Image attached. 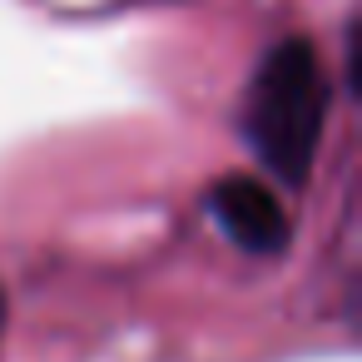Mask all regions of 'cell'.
<instances>
[{"label":"cell","mask_w":362,"mask_h":362,"mask_svg":"<svg viewBox=\"0 0 362 362\" xmlns=\"http://www.w3.org/2000/svg\"><path fill=\"white\" fill-rule=\"evenodd\" d=\"M322 124H327V75L317 50L308 40L273 45L248 80V110H243L248 149L268 174L303 184L322 139Z\"/></svg>","instance_id":"6da1fadb"},{"label":"cell","mask_w":362,"mask_h":362,"mask_svg":"<svg viewBox=\"0 0 362 362\" xmlns=\"http://www.w3.org/2000/svg\"><path fill=\"white\" fill-rule=\"evenodd\" d=\"M209 214L214 223L223 228V238L243 253H278L288 243V214H283V199L273 194V184L263 179H248V174H233V179H218L214 194H209Z\"/></svg>","instance_id":"7a4b0ae2"},{"label":"cell","mask_w":362,"mask_h":362,"mask_svg":"<svg viewBox=\"0 0 362 362\" xmlns=\"http://www.w3.org/2000/svg\"><path fill=\"white\" fill-rule=\"evenodd\" d=\"M0 322H6V298H0Z\"/></svg>","instance_id":"3957f363"}]
</instances>
